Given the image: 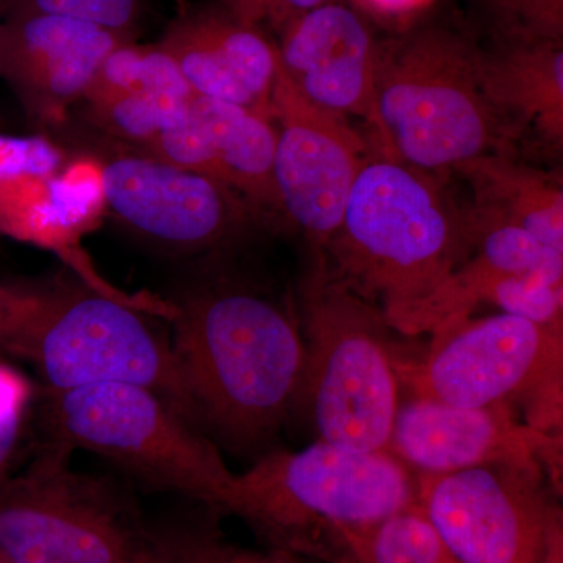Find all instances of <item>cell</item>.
Wrapping results in <instances>:
<instances>
[{
    "label": "cell",
    "mask_w": 563,
    "mask_h": 563,
    "mask_svg": "<svg viewBox=\"0 0 563 563\" xmlns=\"http://www.w3.org/2000/svg\"><path fill=\"white\" fill-rule=\"evenodd\" d=\"M173 307L169 342L192 424L235 451L268 443L298 409L299 317L232 282L192 288Z\"/></svg>",
    "instance_id": "obj_1"
},
{
    "label": "cell",
    "mask_w": 563,
    "mask_h": 563,
    "mask_svg": "<svg viewBox=\"0 0 563 563\" xmlns=\"http://www.w3.org/2000/svg\"><path fill=\"white\" fill-rule=\"evenodd\" d=\"M472 250L468 203L448 190L443 174L415 168L368 141L342 222L321 254L332 276L390 324Z\"/></svg>",
    "instance_id": "obj_2"
},
{
    "label": "cell",
    "mask_w": 563,
    "mask_h": 563,
    "mask_svg": "<svg viewBox=\"0 0 563 563\" xmlns=\"http://www.w3.org/2000/svg\"><path fill=\"white\" fill-rule=\"evenodd\" d=\"M477 52L476 40L442 24L379 41L369 143L435 174L484 155H518L520 136L481 87Z\"/></svg>",
    "instance_id": "obj_3"
},
{
    "label": "cell",
    "mask_w": 563,
    "mask_h": 563,
    "mask_svg": "<svg viewBox=\"0 0 563 563\" xmlns=\"http://www.w3.org/2000/svg\"><path fill=\"white\" fill-rule=\"evenodd\" d=\"M417 503V477L390 453L314 442L233 474L221 510L288 553L350 563L344 540Z\"/></svg>",
    "instance_id": "obj_4"
},
{
    "label": "cell",
    "mask_w": 563,
    "mask_h": 563,
    "mask_svg": "<svg viewBox=\"0 0 563 563\" xmlns=\"http://www.w3.org/2000/svg\"><path fill=\"white\" fill-rule=\"evenodd\" d=\"M306 347L298 410L321 442L387 453L399 407L390 325L376 306L344 287L312 252L299 287Z\"/></svg>",
    "instance_id": "obj_5"
},
{
    "label": "cell",
    "mask_w": 563,
    "mask_h": 563,
    "mask_svg": "<svg viewBox=\"0 0 563 563\" xmlns=\"http://www.w3.org/2000/svg\"><path fill=\"white\" fill-rule=\"evenodd\" d=\"M51 440L20 474L0 479V554L11 563H181L188 539L144 518L120 485L74 472Z\"/></svg>",
    "instance_id": "obj_6"
},
{
    "label": "cell",
    "mask_w": 563,
    "mask_h": 563,
    "mask_svg": "<svg viewBox=\"0 0 563 563\" xmlns=\"http://www.w3.org/2000/svg\"><path fill=\"white\" fill-rule=\"evenodd\" d=\"M417 362L395 357L399 384L450 406L521 404L526 424L562 426L563 328L499 313L450 322Z\"/></svg>",
    "instance_id": "obj_7"
},
{
    "label": "cell",
    "mask_w": 563,
    "mask_h": 563,
    "mask_svg": "<svg viewBox=\"0 0 563 563\" xmlns=\"http://www.w3.org/2000/svg\"><path fill=\"white\" fill-rule=\"evenodd\" d=\"M51 440L110 459L163 490L220 509L233 473L201 429L157 393L99 384L49 393Z\"/></svg>",
    "instance_id": "obj_8"
},
{
    "label": "cell",
    "mask_w": 563,
    "mask_h": 563,
    "mask_svg": "<svg viewBox=\"0 0 563 563\" xmlns=\"http://www.w3.org/2000/svg\"><path fill=\"white\" fill-rule=\"evenodd\" d=\"M147 313L146 302L90 285L49 288L25 361L35 365L49 393L136 385L190 420L172 342Z\"/></svg>",
    "instance_id": "obj_9"
},
{
    "label": "cell",
    "mask_w": 563,
    "mask_h": 563,
    "mask_svg": "<svg viewBox=\"0 0 563 563\" xmlns=\"http://www.w3.org/2000/svg\"><path fill=\"white\" fill-rule=\"evenodd\" d=\"M417 503L462 563H542L554 510L542 463L417 474Z\"/></svg>",
    "instance_id": "obj_10"
},
{
    "label": "cell",
    "mask_w": 563,
    "mask_h": 563,
    "mask_svg": "<svg viewBox=\"0 0 563 563\" xmlns=\"http://www.w3.org/2000/svg\"><path fill=\"white\" fill-rule=\"evenodd\" d=\"M128 150L99 166L103 203L143 239L179 255L203 254L229 246L257 220L222 181Z\"/></svg>",
    "instance_id": "obj_11"
},
{
    "label": "cell",
    "mask_w": 563,
    "mask_h": 563,
    "mask_svg": "<svg viewBox=\"0 0 563 563\" xmlns=\"http://www.w3.org/2000/svg\"><path fill=\"white\" fill-rule=\"evenodd\" d=\"M277 144L274 180L282 214L322 252L342 222L368 139L352 121L314 106L277 70L272 98Z\"/></svg>",
    "instance_id": "obj_12"
},
{
    "label": "cell",
    "mask_w": 563,
    "mask_h": 563,
    "mask_svg": "<svg viewBox=\"0 0 563 563\" xmlns=\"http://www.w3.org/2000/svg\"><path fill=\"white\" fill-rule=\"evenodd\" d=\"M135 41L57 14H11L0 21V79L32 124L58 128L84 101L111 52Z\"/></svg>",
    "instance_id": "obj_13"
},
{
    "label": "cell",
    "mask_w": 563,
    "mask_h": 563,
    "mask_svg": "<svg viewBox=\"0 0 563 563\" xmlns=\"http://www.w3.org/2000/svg\"><path fill=\"white\" fill-rule=\"evenodd\" d=\"M561 437L518 420L509 404L465 407L413 396L399 404L387 453L418 474L499 463H542L561 454Z\"/></svg>",
    "instance_id": "obj_14"
},
{
    "label": "cell",
    "mask_w": 563,
    "mask_h": 563,
    "mask_svg": "<svg viewBox=\"0 0 563 563\" xmlns=\"http://www.w3.org/2000/svg\"><path fill=\"white\" fill-rule=\"evenodd\" d=\"M280 68L303 98L347 120L374 125L377 41L357 10L339 0L285 25Z\"/></svg>",
    "instance_id": "obj_15"
},
{
    "label": "cell",
    "mask_w": 563,
    "mask_h": 563,
    "mask_svg": "<svg viewBox=\"0 0 563 563\" xmlns=\"http://www.w3.org/2000/svg\"><path fill=\"white\" fill-rule=\"evenodd\" d=\"M157 44L177 63L192 95L272 118L279 52L257 24H247L225 9L180 0Z\"/></svg>",
    "instance_id": "obj_16"
},
{
    "label": "cell",
    "mask_w": 563,
    "mask_h": 563,
    "mask_svg": "<svg viewBox=\"0 0 563 563\" xmlns=\"http://www.w3.org/2000/svg\"><path fill=\"white\" fill-rule=\"evenodd\" d=\"M43 139L0 135V233L65 252L90 225L91 199L102 196L101 173L65 169Z\"/></svg>",
    "instance_id": "obj_17"
},
{
    "label": "cell",
    "mask_w": 563,
    "mask_h": 563,
    "mask_svg": "<svg viewBox=\"0 0 563 563\" xmlns=\"http://www.w3.org/2000/svg\"><path fill=\"white\" fill-rule=\"evenodd\" d=\"M473 229V250L428 296L390 328L402 335L432 333L443 325L470 317L483 306L493 284L507 274L531 269L563 272L562 252L550 250L517 225L506 224L474 213L470 209Z\"/></svg>",
    "instance_id": "obj_18"
},
{
    "label": "cell",
    "mask_w": 563,
    "mask_h": 563,
    "mask_svg": "<svg viewBox=\"0 0 563 563\" xmlns=\"http://www.w3.org/2000/svg\"><path fill=\"white\" fill-rule=\"evenodd\" d=\"M485 98L521 140L563 147V43L488 44L477 52Z\"/></svg>",
    "instance_id": "obj_19"
},
{
    "label": "cell",
    "mask_w": 563,
    "mask_h": 563,
    "mask_svg": "<svg viewBox=\"0 0 563 563\" xmlns=\"http://www.w3.org/2000/svg\"><path fill=\"white\" fill-rule=\"evenodd\" d=\"M190 113L201 132L207 174L239 192L258 217L282 214L274 180L277 131L272 118L202 96H192Z\"/></svg>",
    "instance_id": "obj_20"
},
{
    "label": "cell",
    "mask_w": 563,
    "mask_h": 563,
    "mask_svg": "<svg viewBox=\"0 0 563 563\" xmlns=\"http://www.w3.org/2000/svg\"><path fill=\"white\" fill-rule=\"evenodd\" d=\"M472 190L470 209L490 220L517 225L537 242L563 254V177L561 172L490 154L453 172Z\"/></svg>",
    "instance_id": "obj_21"
},
{
    "label": "cell",
    "mask_w": 563,
    "mask_h": 563,
    "mask_svg": "<svg viewBox=\"0 0 563 563\" xmlns=\"http://www.w3.org/2000/svg\"><path fill=\"white\" fill-rule=\"evenodd\" d=\"M350 563H462L418 503L344 540Z\"/></svg>",
    "instance_id": "obj_22"
},
{
    "label": "cell",
    "mask_w": 563,
    "mask_h": 563,
    "mask_svg": "<svg viewBox=\"0 0 563 563\" xmlns=\"http://www.w3.org/2000/svg\"><path fill=\"white\" fill-rule=\"evenodd\" d=\"M191 99L121 92L90 96L81 103L85 117L95 128L106 135L124 141L133 150H140L161 133L187 121Z\"/></svg>",
    "instance_id": "obj_23"
},
{
    "label": "cell",
    "mask_w": 563,
    "mask_h": 563,
    "mask_svg": "<svg viewBox=\"0 0 563 563\" xmlns=\"http://www.w3.org/2000/svg\"><path fill=\"white\" fill-rule=\"evenodd\" d=\"M121 92L179 99L195 96L168 52L158 44H136L135 41L111 52L85 98Z\"/></svg>",
    "instance_id": "obj_24"
},
{
    "label": "cell",
    "mask_w": 563,
    "mask_h": 563,
    "mask_svg": "<svg viewBox=\"0 0 563 563\" xmlns=\"http://www.w3.org/2000/svg\"><path fill=\"white\" fill-rule=\"evenodd\" d=\"M490 44L563 43V0H479Z\"/></svg>",
    "instance_id": "obj_25"
},
{
    "label": "cell",
    "mask_w": 563,
    "mask_h": 563,
    "mask_svg": "<svg viewBox=\"0 0 563 563\" xmlns=\"http://www.w3.org/2000/svg\"><path fill=\"white\" fill-rule=\"evenodd\" d=\"M143 0H0L3 16L57 14L136 40Z\"/></svg>",
    "instance_id": "obj_26"
},
{
    "label": "cell",
    "mask_w": 563,
    "mask_h": 563,
    "mask_svg": "<svg viewBox=\"0 0 563 563\" xmlns=\"http://www.w3.org/2000/svg\"><path fill=\"white\" fill-rule=\"evenodd\" d=\"M47 298L49 288L0 284V350L25 361Z\"/></svg>",
    "instance_id": "obj_27"
},
{
    "label": "cell",
    "mask_w": 563,
    "mask_h": 563,
    "mask_svg": "<svg viewBox=\"0 0 563 563\" xmlns=\"http://www.w3.org/2000/svg\"><path fill=\"white\" fill-rule=\"evenodd\" d=\"M32 396L31 380L9 363L0 362V479L11 474Z\"/></svg>",
    "instance_id": "obj_28"
},
{
    "label": "cell",
    "mask_w": 563,
    "mask_h": 563,
    "mask_svg": "<svg viewBox=\"0 0 563 563\" xmlns=\"http://www.w3.org/2000/svg\"><path fill=\"white\" fill-rule=\"evenodd\" d=\"M190 554L192 563H299L288 551L247 550L221 542L214 536L191 537Z\"/></svg>",
    "instance_id": "obj_29"
},
{
    "label": "cell",
    "mask_w": 563,
    "mask_h": 563,
    "mask_svg": "<svg viewBox=\"0 0 563 563\" xmlns=\"http://www.w3.org/2000/svg\"><path fill=\"white\" fill-rule=\"evenodd\" d=\"M329 2L333 0H261V21L268 22L274 31L279 33L296 18L320 9Z\"/></svg>",
    "instance_id": "obj_30"
},
{
    "label": "cell",
    "mask_w": 563,
    "mask_h": 563,
    "mask_svg": "<svg viewBox=\"0 0 563 563\" xmlns=\"http://www.w3.org/2000/svg\"><path fill=\"white\" fill-rule=\"evenodd\" d=\"M366 13L385 21H406L428 9L432 0H354Z\"/></svg>",
    "instance_id": "obj_31"
},
{
    "label": "cell",
    "mask_w": 563,
    "mask_h": 563,
    "mask_svg": "<svg viewBox=\"0 0 563 563\" xmlns=\"http://www.w3.org/2000/svg\"><path fill=\"white\" fill-rule=\"evenodd\" d=\"M224 9L247 24H261V0H221Z\"/></svg>",
    "instance_id": "obj_32"
},
{
    "label": "cell",
    "mask_w": 563,
    "mask_h": 563,
    "mask_svg": "<svg viewBox=\"0 0 563 563\" xmlns=\"http://www.w3.org/2000/svg\"><path fill=\"white\" fill-rule=\"evenodd\" d=\"M181 563H192L190 554V539H188L187 551H185L184 562Z\"/></svg>",
    "instance_id": "obj_33"
},
{
    "label": "cell",
    "mask_w": 563,
    "mask_h": 563,
    "mask_svg": "<svg viewBox=\"0 0 563 563\" xmlns=\"http://www.w3.org/2000/svg\"><path fill=\"white\" fill-rule=\"evenodd\" d=\"M0 21H2V10H0ZM3 128V118L2 114H0V131H2Z\"/></svg>",
    "instance_id": "obj_34"
},
{
    "label": "cell",
    "mask_w": 563,
    "mask_h": 563,
    "mask_svg": "<svg viewBox=\"0 0 563 563\" xmlns=\"http://www.w3.org/2000/svg\"><path fill=\"white\" fill-rule=\"evenodd\" d=\"M0 563H11L9 559L5 558V555L0 554Z\"/></svg>",
    "instance_id": "obj_35"
}]
</instances>
